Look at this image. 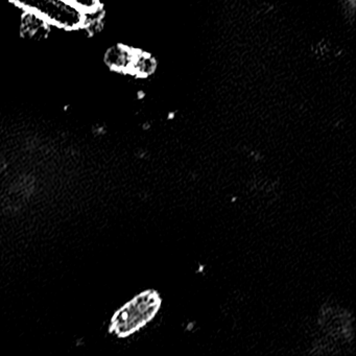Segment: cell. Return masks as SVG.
Returning <instances> with one entry per match:
<instances>
[{
	"label": "cell",
	"mask_w": 356,
	"mask_h": 356,
	"mask_svg": "<svg viewBox=\"0 0 356 356\" xmlns=\"http://www.w3.org/2000/svg\"><path fill=\"white\" fill-rule=\"evenodd\" d=\"M161 300L159 293L145 291L133 298L112 316L110 332L124 339L140 330L157 314Z\"/></svg>",
	"instance_id": "6da1fadb"
},
{
	"label": "cell",
	"mask_w": 356,
	"mask_h": 356,
	"mask_svg": "<svg viewBox=\"0 0 356 356\" xmlns=\"http://www.w3.org/2000/svg\"><path fill=\"white\" fill-rule=\"evenodd\" d=\"M30 15L40 18L45 24L66 31L84 28L89 16L64 0H9Z\"/></svg>",
	"instance_id": "7a4b0ae2"
},
{
	"label": "cell",
	"mask_w": 356,
	"mask_h": 356,
	"mask_svg": "<svg viewBox=\"0 0 356 356\" xmlns=\"http://www.w3.org/2000/svg\"><path fill=\"white\" fill-rule=\"evenodd\" d=\"M135 51V49L124 45H115L106 54V63L111 70L130 74Z\"/></svg>",
	"instance_id": "3957f363"
},
{
	"label": "cell",
	"mask_w": 356,
	"mask_h": 356,
	"mask_svg": "<svg viewBox=\"0 0 356 356\" xmlns=\"http://www.w3.org/2000/svg\"><path fill=\"white\" fill-rule=\"evenodd\" d=\"M157 70V61L151 54L145 51H135L134 59L131 65L130 74L139 78L153 76Z\"/></svg>",
	"instance_id": "277c9868"
},
{
	"label": "cell",
	"mask_w": 356,
	"mask_h": 356,
	"mask_svg": "<svg viewBox=\"0 0 356 356\" xmlns=\"http://www.w3.org/2000/svg\"><path fill=\"white\" fill-rule=\"evenodd\" d=\"M64 1L74 6L86 15L91 16L101 11L103 0H64Z\"/></svg>",
	"instance_id": "5b68a950"
}]
</instances>
